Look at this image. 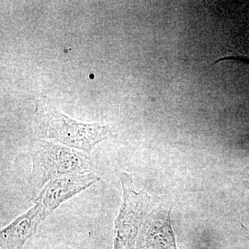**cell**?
Wrapping results in <instances>:
<instances>
[{
	"label": "cell",
	"mask_w": 249,
	"mask_h": 249,
	"mask_svg": "<svg viewBox=\"0 0 249 249\" xmlns=\"http://www.w3.org/2000/svg\"><path fill=\"white\" fill-rule=\"evenodd\" d=\"M37 104L35 124L37 139L61 142L89 155L95 145L114 136L109 124L78 122L62 114L48 99H41Z\"/></svg>",
	"instance_id": "1"
},
{
	"label": "cell",
	"mask_w": 249,
	"mask_h": 249,
	"mask_svg": "<svg viewBox=\"0 0 249 249\" xmlns=\"http://www.w3.org/2000/svg\"><path fill=\"white\" fill-rule=\"evenodd\" d=\"M29 147L32 170L29 186L32 200L52 180L94 173L91 157L79 150L40 139H31Z\"/></svg>",
	"instance_id": "2"
},
{
	"label": "cell",
	"mask_w": 249,
	"mask_h": 249,
	"mask_svg": "<svg viewBox=\"0 0 249 249\" xmlns=\"http://www.w3.org/2000/svg\"><path fill=\"white\" fill-rule=\"evenodd\" d=\"M123 200L114 222L113 249H134L142 222L155 201L145 192L137 191L130 175L119 172Z\"/></svg>",
	"instance_id": "3"
},
{
	"label": "cell",
	"mask_w": 249,
	"mask_h": 249,
	"mask_svg": "<svg viewBox=\"0 0 249 249\" xmlns=\"http://www.w3.org/2000/svg\"><path fill=\"white\" fill-rule=\"evenodd\" d=\"M101 178L95 173L71 175L52 180L33 199L48 217L55 209L73 196L98 182Z\"/></svg>",
	"instance_id": "4"
},
{
	"label": "cell",
	"mask_w": 249,
	"mask_h": 249,
	"mask_svg": "<svg viewBox=\"0 0 249 249\" xmlns=\"http://www.w3.org/2000/svg\"><path fill=\"white\" fill-rule=\"evenodd\" d=\"M170 211L160 203L155 202L142 222L134 249H178Z\"/></svg>",
	"instance_id": "5"
},
{
	"label": "cell",
	"mask_w": 249,
	"mask_h": 249,
	"mask_svg": "<svg viewBox=\"0 0 249 249\" xmlns=\"http://www.w3.org/2000/svg\"><path fill=\"white\" fill-rule=\"evenodd\" d=\"M42 222L35 210L31 207L1 229V249H22L26 242L37 232V228Z\"/></svg>",
	"instance_id": "6"
},
{
	"label": "cell",
	"mask_w": 249,
	"mask_h": 249,
	"mask_svg": "<svg viewBox=\"0 0 249 249\" xmlns=\"http://www.w3.org/2000/svg\"><path fill=\"white\" fill-rule=\"evenodd\" d=\"M247 185H248V187H249V181H248V183H247Z\"/></svg>",
	"instance_id": "7"
}]
</instances>
